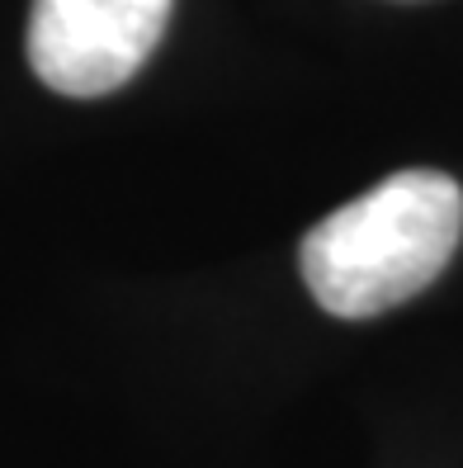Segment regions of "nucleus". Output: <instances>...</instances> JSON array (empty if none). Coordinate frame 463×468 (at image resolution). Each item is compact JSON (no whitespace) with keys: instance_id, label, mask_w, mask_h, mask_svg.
Instances as JSON below:
<instances>
[{"instance_id":"1","label":"nucleus","mask_w":463,"mask_h":468,"mask_svg":"<svg viewBox=\"0 0 463 468\" xmlns=\"http://www.w3.org/2000/svg\"><path fill=\"white\" fill-rule=\"evenodd\" d=\"M463 237V189L445 171H397L303 237V284L331 317H378L440 280Z\"/></svg>"},{"instance_id":"2","label":"nucleus","mask_w":463,"mask_h":468,"mask_svg":"<svg viewBox=\"0 0 463 468\" xmlns=\"http://www.w3.org/2000/svg\"><path fill=\"white\" fill-rule=\"evenodd\" d=\"M166 19L171 0H34L29 67L58 95H109L142 71Z\"/></svg>"}]
</instances>
